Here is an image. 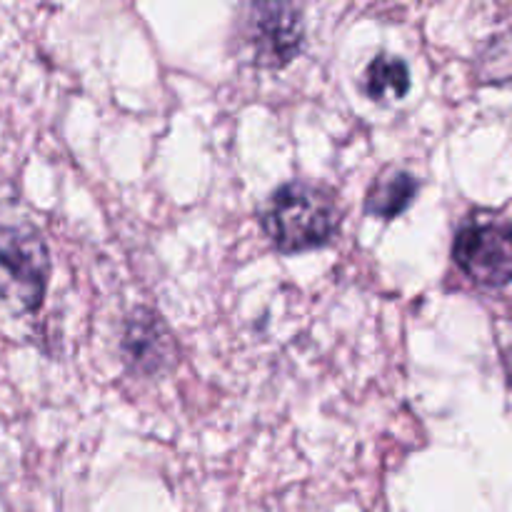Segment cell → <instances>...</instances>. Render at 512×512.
<instances>
[{
    "label": "cell",
    "instance_id": "obj_1",
    "mask_svg": "<svg viewBox=\"0 0 512 512\" xmlns=\"http://www.w3.org/2000/svg\"><path fill=\"white\" fill-rule=\"evenodd\" d=\"M338 223L340 213L333 195L303 180L275 190L263 215L265 233L283 253L320 248L333 238Z\"/></svg>",
    "mask_w": 512,
    "mask_h": 512
},
{
    "label": "cell",
    "instance_id": "obj_2",
    "mask_svg": "<svg viewBox=\"0 0 512 512\" xmlns=\"http://www.w3.org/2000/svg\"><path fill=\"white\" fill-rule=\"evenodd\" d=\"M0 268L15 283L23 308H38L50 275L48 248L33 220L10 203H0Z\"/></svg>",
    "mask_w": 512,
    "mask_h": 512
},
{
    "label": "cell",
    "instance_id": "obj_3",
    "mask_svg": "<svg viewBox=\"0 0 512 512\" xmlns=\"http://www.w3.org/2000/svg\"><path fill=\"white\" fill-rule=\"evenodd\" d=\"M453 260L473 283L505 288L512 283V225L500 218H470L455 235Z\"/></svg>",
    "mask_w": 512,
    "mask_h": 512
},
{
    "label": "cell",
    "instance_id": "obj_4",
    "mask_svg": "<svg viewBox=\"0 0 512 512\" xmlns=\"http://www.w3.org/2000/svg\"><path fill=\"white\" fill-rule=\"evenodd\" d=\"M243 38L250 55L263 68H283L298 55L303 43V13L288 3L248 5Z\"/></svg>",
    "mask_w": 512,
    "mask_h": 512
},
{
    "label": "cell",
    "instance_id": "obj_5",
    "mask_svg": "<svg viewBox=\"0 0 512 512\" xmlns=\"http://www.w3.org/2000/svg\"><path fill=\"white\" fill-rule=\"evenodd\" d=\"M123 353L128 365L138 373L153 375L158 370L168 368L173 345L158 315L148 310H135L128 318L123 335Z\"/></svg>",
    "mask_w": 512,
    "mask_h": 512
},
{
    "label": "cell",
    "instance_id": "obj_6",
    "mask_svg": "<svg viewBox=\"0 0 512 512\" xmlns=\"http://www.w3.org/2000/svg\"><path fill=\"white\" fill-rule=\"evenodd\" d=\"M415 193H418V180L413 175L405 170H390L373 183L368 198H365V210L370 215L390 220L413 203Z\"/></svg>",
    "mask_w": 512,
    "mask_h": 512
},
{
    "label": "cell",
    "instance_id": "obj_7",
    "mask_svg": "<svg viewBox=\"0 0 512 512\" xmlns=\"http://www.w3.org/2000/svg\"><path fill=\"white\" fill-rule=\"evenodd\" d=\"M365 90L373 100H398L410 90V70L395 55H378L365 70Z\"/></svg>",
    "mask_w": 512,
    "mask_h": 512
}]
</instances>
